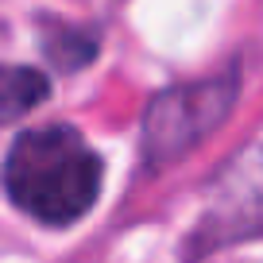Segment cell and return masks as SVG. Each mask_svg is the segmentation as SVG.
I'll use <instances>...</instances> for the list:
<instances>
[{"label":"cell","instance_id":"cell-1","mask_svg":"<svg viewBox=\"0 0 263 263\" xmlns=\"http://www.w3.org/2000/svg\"><path fill=\"white\" fill-rule=\"evenodd\" d=\"M4 190L35 221L70 224L97 201L101 159L74 128H31L4 159Z\"/></svg>","mask_w":263,"mask_h":263},{"label":"cell","instance_id":"cell-2","mask_svg":"<svg viewBox=\"0 0 263 263\" xmlns=\"http://www.w3.org/2000/svg\"><path fill=\"white\" fill-rule=\"evenodd\" d=\"M236 70H229L205 82L174 85V89L159 93L143 116L147 163H174L186 151H194L205 136H213L236 105Z\"/></svg>","mask_w":263,"mask_h":263},{"label":"cell","instance_id":"cell-3","mask_svg":"<svg viewBox=\"0 0 263 263\" xmlns=\"http://www.w3.org/2000/svg\"><path fill=\"white\" fill-rule=\"evenodd\" d=\"M263 232V151L252 147L232 159V166L221 174V182L209 194L205 217L194 232L197 255L213 252L221 244L244 240Z\"/></svg>","mask_w":263,"mask_h":263},{"label":"cell","instance_id":"cell-4","mask_svg":"<svg viewBox=\"0 0 263 263\" xmlns=\"http://www.w3.org/2000/svg\"><path fill=\"white\" fill-rule=\"evenodd\" d=\"M50 93L47 78L31 66H0V124H12L43 105Z\"/></svg>","mask_w":263,"mask_h":263}]
</instances>
